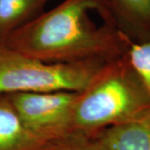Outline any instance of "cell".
Returning a JSON list of instances; mask_svg holds the SVG:
<instances>
[{"instance_id":"1","label":"cell","mask_w":150,"mask_h":150,"mask_svg":"<svg viewBox=\"0 0 150 150\" xmlns=\"http://www.w3.org/2000/svg\"><path fill=\"white\" fill-rule=\"evenodd\" d=\"M132 41L118 29L104 0H64L0 43L49 63L111 61Z\"/></svg>"},{"instance_id":"2","label":"cell","mask_w":150,"mask_h":150,"mask_svg":"<svg viewBox=\"0 0 150 150\" xmlns=\"http://www.w3.org/2000/svg\"><path fill=\"white\" fill-rule=\"evenodd\" d=\"M149 108V93L126 54L107 62L78 93L71 113V132L94 139L103 129L131 121Z\"/></svg>"},{"instance_id":"3","label":"cell","mask_w":150,"mask_h":150,"mask_svg":"<svg viewBox=\"0 0 150 150\" xmlns=\"http://www.w3.org/2000/svg\"><path fill=\"white\" fill-rule=\"evenodd\" d=\"M108 61L49 63L0 44V95L14 93L81 92Z\"/></svg>"},{"instance_id":"4","label":"cell","mask_w":150,"mask_h":150,"mask_svg":"<svg viewBox=\"0 0 150 150\" xmlns=\"http://www.w3.org/2000/svg\"><path fill=\"white\" fill-rule=\"evenodd\" d=\"M79 92L14 93L5 94L23 123L38 135L53 141L69 139L70 119Z\"/></svg>"},{"instance_id":"5","label":"cell","mask_w":150,"mask_h":150,"mask_svg":"<svg viewBox=\"0 0 150 150\" xmlns=\"http://www.w3.org/2000/svg\"><path fill=\"white\" fill-rule=\"evenodd\" d=\"M79 135L53 141L38 135L23 123L6 95H0V150H64Z\"/></svg>"},{"instance_id":"6","label":"cell","mask_w":150,"mask_h":150,"mask_svg":"<svg viewBox=\"0 0 150 150\" xmlns=\"http://www.w3.org/2000/svg\"><path fill=\"white\" fill-rule=\"evenodd\" d=\"M94 139L104 150H150V108L131 121L103 129Z\"/></svg>"},{"instance_id":"7","label":"cell","mask_w":150,"mask_h":150,"mask_svg":"<svg viewBox=\"0 0 150 150\" xmlns=\"http://www.w3.org/2000/svg\"><path fill=\"white\" fill-rule=\"evenodd\" d=\"M116 26L134 43L150 38V0H104Z\"/></svg>"},{"instance_id":"8","label":"cell","mask_w":150,"mask_h":150,"mask_svg":"<svg viewBox=\"0 0 150 150\" xmlns=\"http://www.w3.org/2000/svg\"><path fill=\"white\" fill-rule=\"evenodd\" d=\"M50 0H0V43L43 12Z\"/></svg>"},{"instance_id":"9","label":"cell","mask_w":150,"mask_h":150,"mask_svg":"<svg viewBox=\"0 0 150 150\" xmlns=\"http://www.w3.org/2000/svg\"><path fill=\"white\" fill-rule=\"evenodd\" d=\"M127 55L150 95V38L140 43L131 42Z\"/></svg>"},{"instance_id":"10","label":"cell","mask_w":150,"mask_h":150,"mask_svg":"<svg viewBox=\"0 0 150 150\" xmlns=\"http://www.w3.org/2000/svg\"><path fill=\"white\" fill-rule=\"evenodd\" d=\"M64 150H104L94 139L78 136Z\"/></svg>"}]
</instances>
